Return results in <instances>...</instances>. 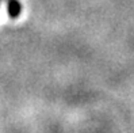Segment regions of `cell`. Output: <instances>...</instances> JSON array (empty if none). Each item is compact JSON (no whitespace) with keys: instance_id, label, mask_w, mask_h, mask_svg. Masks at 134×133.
<instances>
[{"instance_id":"1","label":"cell","mask_w":134,"mask_h":133,"mask_svg":"<svg viewBox=\"0 0 134 133\" xmlns=\"http://www.w3.org/2000/svg\"><path fill=\"white\" fill-rule=\"evenodd\" d=\"M7 11H8V17L11 19L19 18L22 12V4L19 0H7Z\"/></svg>"}]
</instances>
